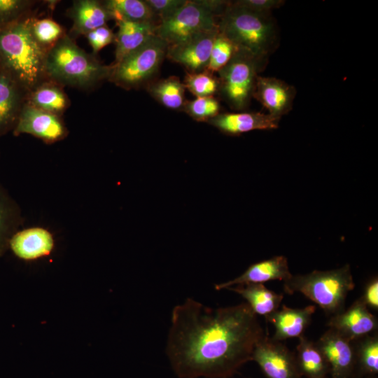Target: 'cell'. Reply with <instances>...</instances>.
<instances>
[{"instance_id": "26", "label": "cell", "mask_w": 378, "mask_h": 378, "mask_svg": "<svg viewBox=\"0 0 378 378\" xmlns=\"http://www.w3.org/2000/svg\"><path fill=\"white\" fill-rule=\"evenodd\" d=\"M146 90L158 102L164 107L176 111H183L186 102V88L176 76L154 80L146 86Z\"/></svg>"}, {"instance_id": "12", "label": "cell", "mask_w": 378, "mask_h": 378, "mask_svg": "<svg viewBox=\"0 0 378 378\" xmlns=\"http://www.w3.org/2000/svg\"><path fill=\"white\" fill-rule=\"evenodd\" d=\"M351 341L329 328L316 342L323 354L331 378H349L356 368V354Z\"/></svg>"}, {"instance_id": "6", "label": "cell", "mask_w": 378, "mask_h": 378, "mask_svg": "<svg viewBox=\"0 0 378 378\" xmlns=\"http://www.w3.org/2000/svg\"><path fill=\"white\" fill-rule=\"evenodd\" d=\"M267 63L237 48L228 63L218 71V94L232 109L244 111L253 99L258 74Z\"/></svg>"}, {"instance_id": "32", "label": "cell", "mask_w": 378, "mask_h": 378, "mask_svg": "<svg viewBox=\"0 0 378 378\" xmlns=\"http://www.w3.org/2000/svg\"><path fill=\"white\" fill-rule=\"evenodd\" d=\"M237 48L224 34L218 31L211 49L206 70L218 72L230 60Z\"/></svg>"}, {"instance_id": "38", "label": "cell", "mask_w": 378, "mask_h": 378, "mask_svg": "<svg viewBox=\"0 0 378 378\" xmlns=\"http://www.w3.org/2000/svg\"><path fill=\"white\" fill-rule=\"evenodd\" d=\"M368 378H375V377H368Z\"/></svg>"}, {"instance_id": "23", "label": "cell", "mask_w": 378, "mask_h": 378, "mask_svg": "<svg viewBox=\"0 0 378 378\" xmlns=\"http://www.w3.org/2000/svg\"><path fill=\"white\" fill-rule=\"evenodd\" d=\"M25 102L43 111L62 116L70 105L62 86L46 80L36 86L26 96Z\"/></svg>"}, {"instance_id": "24", "label": "cell", "mask_w": 378, "mask_h": 378, "mask_svg": "<svg viewBox=\"0 0 378 378\" xmlns=\"http://www.w3.org/2000/svg\"><path fill=\"white\" fill-rule=\"evenodd\" d=\"M298 340L295 355L301 375L307 378H326L329 367L316 343L304 335Z\"/></svg>"}, {"instance_id": "17", "label": "cell", "mask_w": 378, "mask_h": 378, "mask_svg": "<svg viewBox=\"0 0 378 378\" xmlns=\"http://www.w3.org/2000/svg\"><path fill=\"white\" fill-rule=\"evenodd\" d=\"M292 276L288 260L284 255L274 256L250 265L239 276L214 286L216 290L248 284H263L270 281H285Z\"/></svg>"}, {"instance_id": "22", "label": "cell", "mask_w": 378, "mask_h": 378, "mask_svg": "<svg viewBox=\"0 0 378 378\" xmlns=\"http://www.w3.org/2000/svg\"><path fill=\"white\" fill-rule=\"evenodd\" d=\"M226 289L241 295L257 316L265 317L277 310L284 298L283 293H276L263 284L237 285Z\"/></svg>"}, {"instance_id": "25", "label": "cell", "mask_w": 378, "mask_h": 378, "mask_svg": "<svg viewBox=\"0 0 378 378\" xmlns=\"http://www.w3.org/2000/svg\"><path fill=\"white\" fill-rule=\"evenodd\" d=\"M22 224L19 205L0 184V257L8 250L10 238Z\"/></svg>"}, {"instance_id": "16", "label": "cell", "mask_w": 378, "mask_h": 378, "mask_svg": "<svg viewBox=\"0 0 378 378\" xmlns=\"http://www.w3.org/2000/svg\"><path fill=\"white\" fill-rule=\"evenodd\" d=\"M53 234L42 227H30L18 230L8 244L15 256L24 261H33L52 253L55 248Z\"/></svg>"}, {"instance_id": "33", "label": "cell", "mask_w": 378, "mask_h": 378, "mask_svg": "<svg viewBox=\"0 0 378 378\" xmlns=\"http://www.w3.org/2000/svg\"><path fill=\"white\" fill-rule=\"evenodd\" d=\"M35 3L27 0H0V28L31 15Z\"/></svg>"}, {"instance_id": "31", "label": "cell", "mask_w": 378, "mask_h": 378, "mask_svg": "<svg viewBox=\"0 0 378 378\" xmlns=\"http://www.w3.org/2000/svg\"><path fill=\"white\" fill-rule=\"evenodd\" d=\"M183 111L197 122H208L220 113V104L214 96L196 97L186 100Z\"/></svg>"}, {"instance_id": "2", "label": "cell", "mask_w": 378, "mask_h": 378, "mask_svg": "<svg viewBox=\"0 0 378 378\" xmlns=\"http://www.w3.org/2000/svg\"><path fill=\"white\" fill-rule=\"evenodd\" d=\"M32 15L0 28V69L6 71L27 93L47 80L45 62L48 50L35 39Z\"/></svg>"}, {"instance_id": "4", "label": "cell", "mask_w": 378, "mask_h": 378, "mask_svg": "<svg viewBox=\"0 0 378 378\" xmlns=\"http://www.w3.org/2000/svg\"><path fill=\"white\" fill-rule=\"evenodd\" d=\"M112 64L100 62L94 55L81 49L65 34L46 53V78L61 86L87 89L108 80Z\"/></svg>"}, {"instance_id": "27", "label": "cell", "mask_w": 378, "mask_h": 378, "mask_svg": "<svg viewBox=\"0 0 378 378\" xmlns=\"http://www.w3.org/2000/svg\"><path fill=\"white\" fill-rule=\"evenodd\" d=\"M103 3L115 21L125 20L158 24L160 22L145 0H107Z\"/></svg>"}, {"instance_id": "11", "label": "cell", "mask_w": 378, "mask_h": 378, "mask_svg": "<svg viewBox=\"0 0 378 378\" xmlns=\"http://www.w3.org/2000/svg\"><path fill=\"white\" fill-rule=\"evenodd\" d=\"M219 30L203 31L184 41L168 46L166 57L183 66L188 73L206 70L214 40Z\"/></svg>"}, {"instance_id": "14", "label": "cell", "mask_w": 378, "mask_h": 378, "mask_svg": "<svg viewBox=\"0 0 378 378\" xmlns=\"http://www.w3.org/2000/svg\"><path fill=\"white\" fill-rule=\"evenodd\" d=\"M327 326L354 342L377 330L378 323L377 318L359 298L346 310L332 316Z\"/></svg>"}, {"instance_id": "10", "label": "cell", "mask_w": 378, "mask_h": 378, "mask_svg": "<svg viewBox=\"0 0 378 378\" xmlns=\"http://www.w3.org/2000/svg\"><path fill=\"white\" fill-rule=\"evenodd\" d=\"M27 134L50 144L66 137L69 131L61 116L37 108L26 102L13 129L15 136Z\"/></svg>"}, {"instance_id": "29", "label": "cell", "mask_w": 378, "mask_h": 378, "mask_svg": "<svg viewBox=\"0 0 378 378\" xmlns=\"http://www.w3.org/2000/svg\"><path fill=\"white\" fill-rule=\"evenodd\" d=\"M183 83L186 89L196 97L214 96L218 93V78L207 70L198 73L186 72Z\"/></svg>"}, {"instance_id": "18", "label": "cell", "mask_w": 378, "mask_h": 378, "mask_svg": "<svg viewBox=\"0 0 378 378\" xmlns=\"http://www.w3.org/2000/svg\"><path fill=\"white\" fill-rule=\"evenodd\" d=\"M316 306L308 305L302 308H291L282 305L281 308L265 317L275 330L272 339L284 341L290 338H299L309 326Z\"/></svg>"}, {"instance_id": "13", "label": "cell", "mask_w": 378, "mask_h": 378, "mask_svg": "<svg viewBox=\"0 0 378 378\" xmlns=\"http://www.w3.org/2000/svg\"><path fill=\"white\" fill-rule=\"evenodd\" d=\"M297 91L293 85L275 77L258 76L253 95L272 116L281 118L293 108Z\"/></svg>"}, {"instance_id": "15", "label": "cell", "mask_w": 378, "mask_h": 378, "mask_svg": "<svg viewBox=\"0 0 378 378\" xmlns=\"http://www.w3.org/2000/svg\"><path fill=\"white\" fill-rule=\"evenodd\" d=\"M280 120L268 113L244 111L220 113L207 122L223 134L237 136L256 130L276 129Z\"/></svg>"}, {"instance_id": "9", "label": "cell", "mask_w": 378, "mask_h": 378, "mask_svg": "<svg viewBox=\"0 0 378 378\" xmlns=\"http://www.w3.org/2000/svg\"><path fill=\"white\" fill-rule=\"evenodd\" d=\"M267 378H301L295 355L267 334L255 344L251 356Z\"/></svg>"}, {"instance_id": "28", "label": "cell", "mask_w": 378, "mask_h": 378, "mask_svg": "<svg viewBox=\"0 0 378 378\" xmlns=\"http://www.w3.org/2000/svg\"><path fill=\"white\" fill-rule=\"evenodd\" d=\"M354 347L356 365L363 374L374 376L378 373V336L366 335L358 340Z\"/></svg>"}, {"instance_id": "37", "label": "cell", "mask_w": 378, "mask_h": 378, "mask_svg": "<svg viewBox=\"0 0 378 378\" xmlns=\"http://www.w3.org/2000/svg\"><path fill=\"white\" fill-rule=\"evenodd\" d=\"M360 299L368 307L374 310L378 309V279L377 276L367 284Z\"/></svg>"}, {"instance_id": "36", "label": "cell", "mask_w": 378, "mask_h": 378, "mask_svg": "<svg viewBox=\"0 0 378 378\" xmlns=\"http://www.w3.org/2000/svg\"><path fill=\"white\" fill-rule=\"evenodd\" d=\"M238 6L258 13H272L274 9L281 7L284 0H237L232 1Z\"/></svg>"}, {"instance_id": "5", "label": "cell", "mask_w": 378, "mask_h": 378, "mask_svg": "<svg viewBox=\"0 0 378 378\" xmlns=\"http://www.w3.org/2000/svg\"><path fill=\"white\" fill-rule=\"evenodd\" d=\"M354 287L349 265L331 270H314L306 274L292 275L284 281L286 293H300L318 305L326 314L332 316L344 309L346 297Z\"/></svg>"}, {"instance_id": "1", "label": "cell", "mask_w": 378, "mask_h": 378, "mask_svg": "<svg viewBox=\"0 0 378 378\" xmlns=\"http://www.w3.org/2000/svg\"><path fill=\"white\" fill-rule=\"evenodd\" d=\"M266 335L246 302L213 308L188 298L173 308L165 352L178 378H230Z\"/></svg>"}, {"instance_id": "30", "label": "cell", "mask_w": 378, "mask_h": 378, "mask_svg": "<svg viewBox=\"0 0 378 378\" xmlns=\"http://www.w3.org/2000/svg\"><path fill=\"white\" fill-rule=\"evenodd\" d=\"M31 29L36 41L47 50L65 34L62 26L49 18H37L33 16Z\"/></svg>"}, {"instance_id": "34", "label": "cell", "mask_w": 378, "mask_h": 378, "mask_svg": "<svg viewBox=\"0 0 378 378\" xmlns=\"http://www.w3.org/2000/svg\"><path fill=\"white\" fill-rule=\"evenodd\" d=\"M188 0H145L160 22L174 14ZM159 22V23H160Z\"/></svg>"}, {"instance_id": "7", "label": "cell", "mask_w": 378, "mask_h": 378, "mask_svg": "<svg viewBox=\"0 0 378 378\" xmlns=\"http://www.w3.org/2000/svg\"><path fill=\"white\" fill-rule=\"evenodd\" d=\"M167 44L157 35L121 61L113 64L108 80L125 90L146 87L155 80L166 57Z\"/></svg>"}, {"instance_id": "20", "label": "cell", "mask_w": 378, "mask_h": 378, "mask_svg": "<svg viewBox=\"0 0 378 378\" xmlns=\"http://www.w3.org/2000/svg\"><path fill=\"white\" fill-rule=\"evenodd\" d=\"M67 15L73 22L71 34L74 37L85 36L90 31L106 25L107 22L112 20L104 3L96 0L74 1Z\"/></svg>"}, {"instance_id": "3", "label": "cell", "mask_w": 378, "mask_h": 378, "mask_svg": "<svg viewBox=\"0 0 378 378\" xmlns=\"http://www.w3.org/2000/svg\"><path fill=\"white\" fill-rule=\"evenodd\" d=\"M218 30L237 48L266 62L279 44V28L272 13L255 12L231 1L219 18Z\"/></svg>"}, {"instance_id": "8", "label": "cell", "mask_w": 378, "mask_h": 378, "mask_svg": "<svg viewBox=\"0 0 378 378\" xmlns=\"http://www.w3.org/2000/svg\"><path fill=\"white\" fill-rule=\"evenodd\" d=\"M219 18L209 0H188L174 14L158 24L155 34L167 46L176 45L197 34L218 29Z\"/></svg>"}, {"instance_id": "19", "label": "cell", "mask_w": 378, "mask_h": 378, "mask_svg": "<svg viewBox=\"0 0 378 378\" xmlns=\"http://www.w3.org/2000/svg\"><path fill=\"white\" fill-rule=\"evenodd\" d=\"M26 96L18 83L0 69V136L14 129Z\"/></svg>"}, {"instance_id": "21", "label": "cell", "mask_w": 378, "mask_h": 378, "mask_svg": "<svg viewBox=\"0 0 378 378\" xmlns=\"http://www.w3.org/2000/svg\"><path fill=\"white\" fill-rule=\"evenodd\" d=\"M118 27L115 35L116 64L133 52L152 36L156 35L158 24L153 22H137L125 20H115Z\"/></svg>"}, {"instance_id": "35", "label": "cell", "mask_w": 378, "mask_h": 378, "mask_svg": "<svg viewBox=\"0 0 378 378\" xmlns=\"http://www.w3.org/2000/svg\"><path fill=\"white\" fill-rule=\"evenodd\" d=\"M93 54L96 55L102 48L115 41V34L106 25L98 27L85 35Z\"/></svg>"}]
</instances>
